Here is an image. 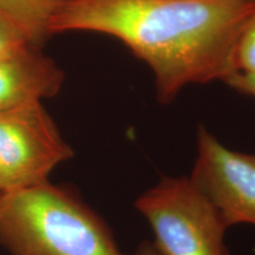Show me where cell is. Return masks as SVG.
Wrapping results in <instances>:
<instances>
[{
	"instance_id": "ba28073f",
	"label": "cell",
	"mask_w": 255,
	"mask_h": 255,
	"mask_svg": "<svg viewBox=\"0 0 255 255\" xmlns=\"http://www.w3.org/2000/svg\"><path fill=\"white\" fill-rule=\"evenodd\" d=\"M234 60L237 72L255 76V11L239 37Z\"/></svg>"
},
{
	"instance_id": "52a82bcc",
	"label": "cell",
	"mask_w": 255,
	"mask_h": 255,
	"mask_svg": "<svg viewBox=\"0 0 255 255\" xmlns=\"http://www.w3.org/2000/svg\"><path fill=\"white\" fill-rule=\"evenodd\" d=\"M62 0H0V17L32 45L41 47L51 34V21Z\"/></svg>"
},
{
	"instance_id": "3957f363",
	"label": "cell",
	"mask_w": 255,
	"mask_h": 255,
	"mask_svg": "<svg viewBox=\"0 0 255 255\" xmlns=\"http://www.w3.org/2000/svg\"><path fill=\"white\" fill-rule=\"evenodd\" d=\"M135 208L149 222L163 255H229L227 226L189 176H164L137 197Z\"/></svg>"
},
{
	"instance_id": "30bf717a",
	"label": "cell",
	"mask_w": 255,
	"mask_h": 255,
	"mask_svg": "<svg viewBox=\"0 0 255 255\" xmlns=\"http://www.w3.org/2000/svg\"><path fill=\"white\" fill-rule=\"evenodd\" d=\"M225 83L238 92L255 98V76L234 72L226 79Z\"/></svg>"
},
{
	"instance_id": "6da1fadb",
	"label": "cell",
	"mask_w": 255,
	"mask_h": 255,
	"mask_svg": "<svg viewBox=\"0 0 255 255\" xmlns=\"http://www.w3.org/2000/svg\"><path fill=\"white\" fill-rule=\"evenodd\" d=\"M255 0H62L51 34L96 32L122 41L146 63L156 97L170 104L184 88L226 82Z\"/></svg>"
},
{
	"instance_id": "8992f818",
	"label": "cell",
	"mask_w": 255,
	"mask_h": 255,
	"mask_svg": "<svg viewBox=\"0 0 255 255\" xmlns=\"http://www.w3.org/2000/svg\"><path fill=\"white\" fill-rule=\"evenodd\" d=\"M65 73L41 47L28 45L0 58V111L43 103L62 90Z\"/></svg>"
},
{
	"instance_id": "277c9868",
	"label": "cell",
	"mask_w": 255,
	"mask_h": 255,
	"mask_svg": "<svg viewBox=\"0 0 255 255\" xmlns=\"http://www.w3.org/2000/svg\"><path fill=\"white\" fill-rule=\"evenodd\" d=\"M73 155L43 103L0 111V195L46 182Z\"/></svg>"
},
{
	"instance_id": "7a4b0ae2",
	"label": "cell",
	"mask_w": 255,
	"mask_h": 255,
	"mask_svg": "<svg viewBox=\"0 0 255 255\" xmlns=\"http://www.w3.org/2000/svg\"><path fill=\"white\" fill-rule=\"evenodd\" d=\"M0 246L9 255H123L107 222L50 180L0 195Z\"/></svg>"
},
{
	"instance_id": "8fae6325",
	"label": "cell",
	"mask_w": 255,
	"mask_h": 255,
	"mask_svg": "<svg viewBox=\"0 0 255 255\" xmlns=\"http://www.w3.org/2000/svg\"><path fill=\"white\" fill-rule=\"evenodd\" d=\"M135 255H163L157 250L154 242L144 241L137 248Z\"/></svg>"
},
{
	"instance_id": "5b68a950",
	"label": "cell",
	"mask_w": 255,
	"mask_h": 255,
	"mask_svg": "<svg viewBox=\"0 0 255 255\" xmlns=\"http://www.w3.org/2000/svg\"><path fill=\"white\" fill-rule=\"evenodd\" d=\"M197 155L190 178L231 228L255 226V154L227 148L206 127L199 126Z\"/></svg>"
},
{
	"instance_id": "9c48e42d",
	"label": "cell",
	"mask_w": 255,
	"mask_h": 255,
	"mask_svg": "<svg viewBox=\"0 0 255 255\" xmlns=\"http://www.w3.org/2000/svg\"><path fill=\"white\" fill-rule=\"evenodd\" d=\"M32 45L13 25L0 17V58ZM36 46V45H34Z\"/></svg>"
}]
</instances>
